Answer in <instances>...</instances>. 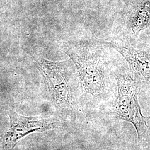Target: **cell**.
<instances>
[{"label": "cell", "mask_w": 150, "mask_h": 150, "mask_svg": "<svg viewBox=\"0 0 150 150\" xmlns=\"http://www.w3.org/2000/svg\"><path fill=\"white\" fill-rule=\"evenodd\" d=\"M103 43L117 51L127 62L132 72L150 85V51L134 48L121 41Z\"/></svg>", "instance_id": "277c9868"}, {"label": "cell", "mask_w": 150, "mask_h": 150, "mask_svg": "<svg viewBox=\"0 0 150 150\" xmlns=\"http://www.w3.org/2000/svg\"><path fill=\"white\" fill-rule=\"evenodd\" d=\"M82 90L92 96L100 97L107 92L108 79L101 57L85 54L77 62Z\"/></svg>", "instance_id": "3957f363"}, {"label": "cell", "mask_w": 150, "mask_h": 150, "mask_svg": "<svg viewBox=\"0 0 150 150\" xmlns=\"http://www.w3.org/2000/svg\"><path fill=\"white\" fill-rule=\"evenodd\" d=\"M10 127L1 139L4 150H13L19 140L28 134L57 129L59 122L56 118L42 116H23L11 110Z\"/></svg>", "instance_id": "7a4b0ae2"}, {"label": "cell", "mask_w": 150, "mask_h": 150, "mask_svg": "<svg viewBox=\"0 0 150 150\" xmlns=\"http://www.w3.org/2000/svg\"><path fill=\"white\" fill-rule=\"evenodd\" d=\"M129 28L137 37L141 31L150 26V2L145 1L134 9L129 18Z\"/></svg>", "instance_id": "5b68a950"}, {"label": "cell", "mask_w": 150, "mask_h": 150, "mask_svg": "<svg viewBox=\"0 0 150 150\" xmlns=\"http://www.w3.org/2000/svg\"><path fill=\"white\" fill-rule=\"evenodd\" d=\"M116 79L117 93L113 105V114L118 120L132 124L139 141L146 142L149 129L139 102V81L135 77L127 74H119Z\"/></svg>", "instance_id": "6da1fadb"}]
</instances>
